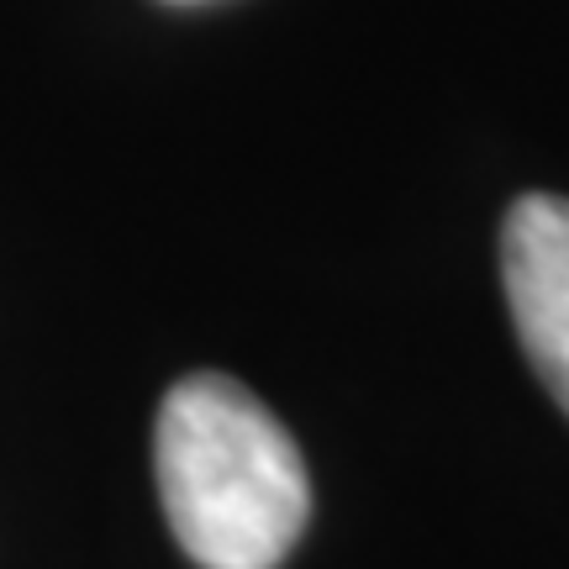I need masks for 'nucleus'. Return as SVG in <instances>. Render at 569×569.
Wrapping results in <instances>:
<instances>
[{
	"mask_svg": "<svg viewBox=\"0 0 569 569\" xmlns=\"http://www.w3.org/2000/svg\"><path fill=\"white\" fill-rule=\"evenodd\" d=\"M501 274L538 380L569 411V201L522 196L501 227Z\"/></svg>",
	"mask_w": 569,
	"mask_h": 569,
	"instance_id": "obj_2",
	"label": "nucleus"
},
{
	"mask_svg": "<svg viewBox=\"0 0 569 569\" xmlns=\"http://www.w3.org/2000/svg\"><path fill=\"white\" fill-rule=\"evenodd\" d=\"M153 469L169 528L201 569H274L311 511L296 438L217 369L163 396Z\"/></svg>",
	"mask_w": 569,
	"mask_h": 569,
	"instance_id": "obj_1",
	"label": "nucleus"
},
{
	"mask_svg": "<svg viewBox=\"0 0 569 569\" xmlns=\"http://www.w3.org/2000/svg\"><path fill=\"white\" fill-rule=\"evenodd\" d=\"M180 6H190V0H180Z\"/></svg>",
	"mask_w": 569,
	"mask_h": 569,
	"instance_id": "obj_3",
	"label": "nucleus"
}]
</instances>
